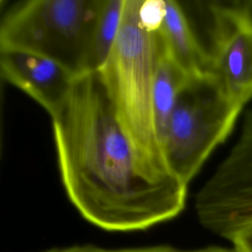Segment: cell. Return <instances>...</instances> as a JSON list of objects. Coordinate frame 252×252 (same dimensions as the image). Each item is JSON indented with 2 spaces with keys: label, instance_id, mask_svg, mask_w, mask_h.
Segmentation results:
<instances>
[{
  "label": "cell",
  "instance_id": "1",
  "mask_svg": "<svg viewBox=\"0 0 252 252\" xmlns=\"http://www.w3.org/2000/svg\"><path fill=\"white\" fill-rule=\"evenodd\" d=\"M50 117L62 184L87 221L106 231L131 232L182 213L188 185L137 145L97 72L77 77Z\"/></svg>",
  "mask_w": 252,
  "mask_h": 252
},
{
  "label": "cell",
  "instance_id": "2",
  "mask_svg": "<svg viewBox=\"0 0 252 252\" xmlns=\"http://www.w3.org/2000/svg\"><path fill=\"white\" fill-rule=\"evenodd\" d=\"M160 9L161 0H124L116 40L97 73L123 127L144 152L164 162L153 103L164 44Z\"/></svg>",
  "mask_w": 252,
  "mask_h": 252
},
{
  "label": "cell",
  "instance_id": "3",
  "mask_svg": "<svg viewBox=\"0 0 252 252\" xmlns=\"http://www.w3.org/2000/svg\"><path fill=\"white\" fill-rule=\"evenodd\" d=\"M105 0H29L3 17L0 50L48 58L76 77L90 73L94 37Z\"/></svg>",
  "mask_w": 252,
  "mask_h": 252
},
{
  "label": "cell",
  "instance_id": "4",
  "mask_svg": "<svg viewBox=\"0 0 252 252\" xmlns=\"http://www.w3.org/2000/svg\"><path fill=\"white\" fill-rule=\"evenodd\" d=\"M242 109L212 72L190 75L177 95L160 144L167 167L188 185L231 134Z\"/></svg>",
  "mask_w": 252,
  "mask_h": 252
},
{
  "label": "cell",
  "instance_id": "5",
  "mask_svg": "<svg viewBox=\"0 0 252 252\" xmlns=\"http://www.w3.org/2000/svg\"><path fill=\"white\" fill-rule=\"evenodd\" d=\"M195 211L203 227L227 240L252 221V109L235 144L196 194Z\"/></svg>",
  "mask_w": 252,
  "mask_h": 252
},
{
  "label": "cell",
  "instance_id": "6",
  "mask_svg": "<svg viewBox=\"0 0 252 252\" xmlns=\"http://www.w3.org/2000/svg\"><path fill=\"white\" fill-rule=\"evenodd\" d=\"M204 5L209 15L211 71L228 96L244 107L252 99V26L234 0Z\"/></svg>",
  "mask_w": 252,
  "mask_h": 252
},
{
  "label": "cell",
  "instance_id": "7",
  "mask_svg": "<svg viewBox=\"0 0 252 252\" xmlns=\"http://www.w3.org/2000/svg\"><path fill=\"white\" fill-rule=\"evenodd\" d=\"M2 77L53 115L66 99L77 78L43 56L16 49L0 50Z\"/></svg>",
  "mask_w": 252,
  "mask_h": 252
},
{
  "label": "cell",
  "instance_id": "8",
  "mask_svg": "<svg viewBox=\"0 0 252 252\" xmlns=\"http://www.w3.org/2000/svg\"><path fill=\"white\" fill-rule=\"evenodd\" d=\"M158 29L168 51L189 75L212 72L207 47L197 38L177 1L161 0Z\"/></svg>",
  "mask_w": 252,
  "mask_h": 252
},
{
  "label": "cell",
  "instance_id": "9",
  "mask_svg": "<svg viewBox=\"0 0 252 252\" xmlns=\"http://www.w3.org/2000/svg\"><path fill=\"white\" fill-rule=\"evenodd\" d=\"M189 76L172 57L164 42L158 61L153 95L155 123L159 146L166 133L177 95Z\"/></svg>",
  "mask_w": 252,
  "mask_h": 252
},
{
  "label": "cell",
  "instance_id": "10",
  "mask_svg": "<svg viewBox=\"0 0 252 252\" xmlns=\"http://www.w3.org/2000/svg\"><path fill=\"white\" fill-rule=\"evenodd\" d=\"M124 0H105L96 26L90 59V73L98 72L105 63L120 28Z\"/></svg>",
  "mask_w": 252,
  "mask_h": 252
},
{
  "label": "cell",
  "instance_id": "11",
  "mask_svg": "<svg viewBox=\"0 0 252 252\" xmlns=\"http://www.w3.org/2000/svg\"><path fill=\"white\" fill-rule=\"evenodd\" d=\"M39 252H234L221 246H208L197 249H182L171 245H153L131 248H105L94 244H76L62 247H52Z\"/></svg>",
  "mask_w": 252,
  "mask_h": 252
},
{
  "label": "cell",
  "instance_id": "12",
  "mask_svg": "<svg viewBox=\"0 0 252 252\" xmlns=\"http://www.w3.org/2000/svg\"><path fill=\"white\" fill-rule=\"evenodd\" d=\"M228 240L234 252H252V221L236 229Z\"/></svg>",
  "mask_w": 252,
  "mask_h": 252
},
{
  "label": "cell",
  "instance_id": "13",
  "mask_svg": "<svg viewBox=\"0 0 252 252\" xmlns=\"http://www.w3.org/2000/svg\"><path fill=\"white\" fill-rule=\"evenodd\" d=\"M241 15L252 26V0H234Z\"/></svg>",
  "mask_w": 252,
  "mask_h": 252
}]
</instances>
